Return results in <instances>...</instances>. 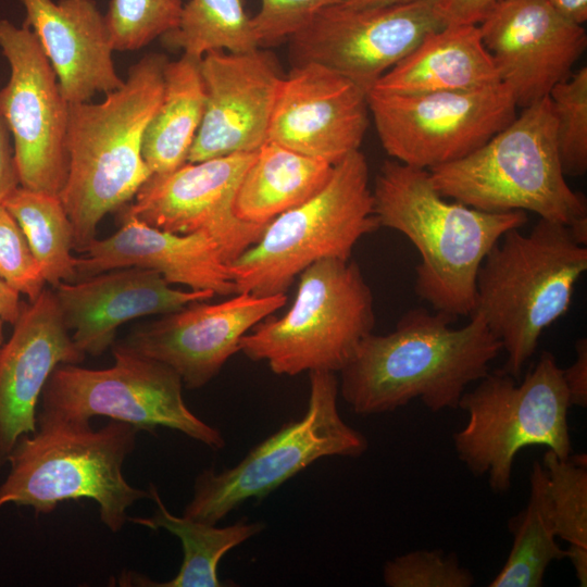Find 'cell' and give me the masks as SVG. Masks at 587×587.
<instances>
[{"label": "cell", "mask_w": 587, "mask_h": 587, "mask_svg": "<svg viewBox=\"0 0 587 587\" xmlns=\"http://www.w3.org/2000/svg\"><path fill=\"white\" fill-rule=\"evenodd\" d=\"M455 317L424 308L407 311L395 329L371 333L339 372V391L357 414L395 411L420 399L432 412L458 409L466 387L489 372L502 350L483 316Z\"/></svg>", "instance_id": "obj_1"}, {"label": "cell", "mask_w": 587, "mask_h": 587, "mask_svg": "<svg viewBox=\"0 0 587 587\" xmlns=\"http://www.w3.org/2000/svg\"><path fill=\"white\" fill-rule=\"evenodd\" d=\"M168 62L148 53L133 64L123 85L99 103H70L65 135L68 170L60 199L80 252L100 221L128 204L151 176L141 147L158 110Z\"/></svg>", "instance_id": "obj_2"}, {"label": "cell", "mask_w": 587, "mask_h": 587, "mask_svg": "<svg viewBox=\"0 0 587 587\" xmlns=\"http://www.w3.org/2000/svg\"><path fill=\"white\" fill-rule=\"evenodd\" d=\"M380 227L407 236L421 254L415 294L453 317L475 309L477 271L501 236L527 222L525 211L485 212L449 202L428 170L385 161L372 189Z\"/></svg>", "instance_id": "obj_3"}, {"label": "cell", "mask_w": 587, "mask_h": 587, "mask_svg": "<svg viewBox=\"0 0 587 587\" xmlns=\"http://www.w3.org/2000/svg\"><path fill=\"white\" fill-rule=\"evenodd\" d=\"M428 171L445 198L485 212L530 211L587 242L586 198L565 180L549 97L471 153Z\"/></svg>", "instance_id": "obj_4"}, {"label": "cell", "mask_w": 587, "mask_h": 587, "mask_svg": "<svg viewBox=\"0 0 587 587\" xmlns=\"http://www.w3.org/2000/svg\"><path fill=\"white\" fill-rule=\"evenodd\" d=\"M505 232L476 275L475 309L507 353L501 369L521 379L542 332L564 315L587 270L571 229L540 218L528 234Z\"/></svg>", "instance_id": "obj_5"}, {"label": "cell", "mask_w": 587, "mask_h": 587, "mask_svg": "<svg viewBox=\"0 0 587 587\" xmlns=\"http://www.w3.org/2000/svg\"><path fill=\"white\" fill-rule=\"evenodd\" d=\"M34 434L22 436L12 450L10 473L0 485V510L10 503L51 513L66 500L92 499L101 522L113 533L127 521V509L150 491L130 486L122 473L134 450L138 429L111 421L90 424L37 421Z\"/></svg>", "instance_id": "obj_6"}, {"label": "cell", "mask_w": 587, "mask_h": 587, "mask_svg": "<svg viewBox=\"0 0 587 587\" xmlns=\"http://www.w3.org/2000/svg\"><path fill=\"white\" fill-rule=\"evenodd\" d=\"M365 155L355 150L333 166L326 185L270 222L260 239L227 263L235 294H286L313 263L349 260L357 242L379 228Z\"/></svg>", "instance_id": "obj_7"}, {"label": "cell", "mask_w": 587, "mask_h": 587, "mask_svg": "<svg viewBox=\"0 0 587 587\" xmlns=\"http://www.w3.org/2000/svg\"><path fill=\"white\" fill-rule=\"evenodd\" d=\"M570 407L562 369L549 351L521 382L501 369L488 372L459 401L467 423L452 435L458 458L475 476H487L494 492H507L523 448L544 446L561 459L572 454Z\"/></svg>", "instance_id": "obj_8"}, {"label": "cell", "mask_w": 587, "mask_h": 587, "mask_svg": "<svg viewBox=\"0 0 587 587\" xmlns=\"http://www.w3.org/2000/svg\"><path fill=\"white\" fill-rule=\"evenodd\" d=\"M298 277L291 307L258 323L241 338L239 351L277 375L340 372L373 333V292L350 259H322Z\"/></svg>", "instance_id": "obj_9"}, {"label": "cell", "mask_w": 587, "mask_h": 587, "mask_svg": "<svg viewBox=\"0 0 587 587\" xmlns=\"http://www.w3.org/2000/svg\"><path fill=\"white\" fill-rule=\"evenodd\" d=\"M112 351L114 363L108 369L57 366L42 390L37 421L90 424L96 416H107L139 432L166 427L212 449L225 446L222 433L186 405L184 385L174 370L120 342Z\"/></svg>", "instance_id": "obj_10"}, {"label": "cell", "mask_w": 587, "mask_h": 587, "mask_svg": "<svg viewBox=\"0 0 587 587\" xmlns=\"http://www.w3.org/2000/svg\"><path fill=\"white\" fill-rule=\"evenodd\" d=\"M310 395L304 415L283 425L253 447L236 465L203 470L183 515L217 524L249 499L261 500L282 484L324 457L362 455L366 437L341 417L336 373H309Z\"/></svg>", "instance_id": "obj_11"}, {"label": "cell", "mask_w": 587, "mask_h": 587, "mask_svg": "<svg viewBox=\"0 0 587 587\" xmlns=\"http://www.w3.org/2000/svg\"><path fill=\"white\" fill-rule=\"evenodd\" d=\"M369 110L388 155L430 170L484 145L516 116L503 83L453 91L394 93L370 90Z\"/></svg>", "instance_id": "obj_12"}, {"label": "cell", "mask_w": 587, "mask_h": 587, "mask_svg": "<svg viewBox=\"0 0 587 587\" xmlns=\"http://www.w3.org/2000/svg\"><path fill=\"white\" fill-rule=\"evenodd\" d=\"M442 21L436 0L355 8L328 5L289 41L292 65L316 63L350 79L366 93Z\"/></svg>", "instance_id": "obj_13"}, {"label": "cell", "mask_w": 587, "mask_h": 587, "mask_svg": "<svg viewBox=\"0 0 587 587\" xmlns=\"http://www.w3.org/2000/svg\"><path fill=\"white\" fill-rule=\"evenodd\" d=\"M0 48L10 66L0 110L13 138L20 186L60 196L68 160L65 135L70 103L35 33L0 20Z\"/></svg>", "instance_id": "obj_14"}, {"label": "cell", "mask_w": 587, "mask_h": 587, "mask_svg": "<svg viewBox=\"0 0 587 587\" xmlns=\"http://www.w3.org/2000/svg\"><path fill=\"white\" fill-rule=\"evenodd\" d=\"M257 151L186 162L151 175L120 215L171 233L205 235L229 263L254 245L267 225L241 221L234 211L238 186Z\"/></svg>", "instance_id": "obj_15"}, {"label": "cell", "mask_w": 587, "mask_h": 587, "mask_svg": "<svg viewBox=\"0 0 587 587\" xmlns=\"http://www.w3.org/2000/svg\"><path fill=\"white\" fill-rule=\"evenodd\" d=\"M477 25L500 82L522 109L567 78L587 46L583 25L549 0H500Z\"/></svg>", "instance_id": "obj_16"}, {"label": "cell", "mask_w": 587, "mask_h": 587, "mask_svg": "<svg viewBox=\"0 0 587 587\" xmlns=\"http://www.w3.org/2000/svg\"><path fill=\"white\" fill-rule=\"evenodd\" d=\"M286 302V294L249 292L234 294L217 303L193 302L137 326L120 344L170 366L186 388L197 389L213 379L239 351L248 332Z\"/></svg>", "instance_id": "obj_17"}, {"label": "cell", "mask_w": 587, "mask_h": 587, "mask_svg": "<svg viewBox=\"0 0 587 587\" xmlns=\"http://www.w3.org/2000/svg\"><path fill=\"white\" fill-rule=\"evenodd\" d=\"M204 113L187 162L257 151L268 125L284 77L275 55L261 48L247 52L214 50L200 61Z\"/></svg>", "instance_id": "obj_18"}, {"label": "cell", "mask_w": 587, "mask_h": 587, "mask_svg": "<svg viewBox=\"0 0 587 587\" xmlns=\"http://www.w3.org/2000/svg\"><path fill=\"white\" fill-rule=\"evenodd\" d=\"M367 93L316 63L292 65L277 90L267 140L335 165L359 147L369 126Z\"/></svg>", "instance_id": "obj_19"}, {"label": "cell", "mask_w": 587, "mask_h": 587, "mask_svg": "<svg viewBox=\"0 0 587 587\" xmlns=\"http://www.w3.org/2000/svg\"><path fill=\"white\" fill-rule=\"evenodd\" d=\"M13 326L0 351V467L17 440L36 432L38 402L54 369L86 355L72 339L52 288L23 303Z\"/></svg>", "instance_id": "obj_20"}, {"label": "cell", "mask_w": 587, "mask_h": 587, "mask_svg": "<svg viewBox=\"0 0 587 587\" xmlns=\"http://www.w3.org/2000/svg\"><path fill=\"white\" fill-rule=\"evenodd\" d=\"M52 290L75 345L95 357L114 344L117 328L126 322L215 297L209 290L175 289L160 273L137 266L61 283Z\"/></svg>", "instance_id": "obj_21"}, {"label": "cell", "mask_w": 587, "mask_h": 587, "mask_svg": "<svg viewBox=\"0 0 587 587\" xmlns=\"http://www.w3.org/2000/svg\"><path fill=\"white\" fill-rule=\"evenodd\" d=\"M110 237L95 238L75 258L77 280L120 267L137 266L160 273L167 283L215 296L235 294L227 263L217 245L202 234H176L134 216L120 215ZM76 280V282H77Z\"/></svg>", "instance_id": "obj_22"}, {"label": "cell", "mask_w": 587, "mask_h": 587, "mask_svg": "<svg viewBox=\"0 0 587 587\" xmlns=\"http://www.w3.org/2000/svg\"><path fill=\"white\" fill-rule=\"evenodd\" d=\"M21 1L25 24L37 36L68 103L87 102L123 85L104 15L93 0Z\"/></svg>", "instance_id": "obj_23"}, {"label": "cell", "mask_w": 587, "mask_h": 587, "mask_svg": "<svg viewBox=\"0 0 587 587\" xmlns=\"http://www.w3.org/2000/svg\"><path fill=\"white\" fill-rule=\"evenodd\" d=\"M498 83L501 82L497 68L478 25L448 24L428 34L372 89L421 93L472 90Z\"/></svg>", "instance_id": "obj_24"}, {"label": "cell", "mask_w": 587, "mask_h": 587, "mask_svg": "<svg viewBox=\"0 0 587 587\" xmlns=\"http://www.w3.org/2000/svg\"><path fill=\"white\" fill-rule=\"evenodd\" d=\"M333 166L266 141L238 186L235 214L247 223L266 225L315 196L328 182Z\"/></svg>", "instance_id": "obj_25"}, {"label": "cell", "mask_w": 587, "mask_h": 587, "mask_svg": "<svg viewBox=\"0 0 587 587\" xmlns=\"http://www.w3.org/2000/svg\"><path fill=\"white\" fill-rule=\"evenodd\" d=\"M200 61L182 54L165 65L162 100L142 138L141 153L151 175L170 173L187 162L204 113Z\"/></svg>", "instance_id": "obj_26"}, {"label": "cell", "mask_w": 587, "mask_h": 587, "mask_svg": "<svg viewBox=\"0 0 587 587\" xmlns=\"http://www.w3.org/2000/svg\"><path fill=\"white\" fill-rule=\"evenodd\" d=\"M157 510L150 517H128L135 524L150 529H166L182 542L184 558L178 573L167 582H152L142 575L127 574L118 579L121 586L150 587H221L226 586L217 575L221 559L232 549L261 533L265 524L246 520L217 527L185 515L171 513L162 502L154 486L150 488Z\"/></svg>", "instance_id": "obj_27"}, {"label": "cell", "mask_w": 587, "mask_h": 587, "mask_svg": "<svg viewBox=\"0 0 587 587\" xmlns=\"http://www.w3.org/2000/svg\"><path fill=\"white\" fill-rule=\"evenodd\" d=\"M513 536L507 561L489 587H540L552 561L569 557L557 542L548 496L547 474L538 461L532 466L526 507L509 523Z\"/></svg>", "instance_id": "obj_28"}, {"label": "cell", "mask_w": 587, "mask_h": 587, "mask_svg": "<svg viewBox=\"0 0 587 587\" xmlns=\"http://www.w3.org/2000/svg\"><path fill=\"white\" fill-rule=\"evenodd\" d=\"M1 204L20 225L46 284L75 283L73 227L60 197L20 186Z\"/></svg>", "instance_id": "obj_29"}, {"label": "cell", "mask_w": 587, "mask_h": 587, "mask_svg": "<svg viewBox=\"0 0 587 587\" xmlns=\"http://www.w3.org/2000/svg\"><path fill=\"white\" fill-rule=\"evenodd\" d=\"M161 39L196 59L214 50L239 53L260 48L242 0H189L176 26Z\"/></svg>", "instance_id": "obj_30"}, {"label": "cell", "mask_w": 587, "mask_h": 587, "mask_svg": "<svg viewBox=\"0 0 587 587\" xmlns=\"http://www.w3.org/2000/svg\"><path fill=\"white\" fill-rule=\"evenodd\" d=\"M542 466L557 537L569 544V557L582 587L587 586V455L559 458L548 450Z\"/></svg>", "instance_id": "obj_31"}, {"label": "cell", "mask_w": 587, "mask_h": 587, "mask_svg": "<svg viewBox=\"0 0 587 587\" xmlns=\"http://www.w3.org/2000/svg\"><path fill=\"white\" fill-rule=\"evenodd\" d=\"M548 97L563 173L583 175L587 170V67L558 83Z\"/></svg>", "instance_id": "obj_32"}, {"label": "cell", "mask_w": 587, "mask_h": 587, "mask_svg": "<svg viewBox=\"0 0 587 587\" xmlns=\"http://www.w3.org/2000/svg\"><path fill=\"white\" fill-rule=\"evenodd\" d=\"M183 0H111L104 14L114 50L134 51L173 29Z\"/></svg>", "instance_id": "obj_33"}, {"label": "cell", "mask_w": 587, "mask_h": 587, "mask_svg": "<svg viewBox=\"0 0 587 587\" xmlns=\"http://www.w3.org/2000/svg\"><path fill=\"white\" fill-rule=\"evenodd\" d=\"M383 580L388 587H471L475 582L454 553L441 549L414 550L387 561Z\"/></svg>", "instance_id": "obj_34"}, {"label": "cell", "mask_w": 587, "mask_h": 587, "mask_svg": "<svg viewBox=\"0 0 587 587\" xmlns=\"http://www.w3.org/2000/svg\"><path fill=\"white\" fill-rule=\"evenodd\" d=\"M0 278L34 301L46 287L27 240L10 212L0 204Z\"/></svg>", "instance_id": "obj_35"}, {"label": "cell", "mask_w": 587, "mask_h": 587, "mask_svg": "<svg viewBox=\"0 0 587 587\" xmlns=\"http://www.w3.org/2000/svg\"><path fill=\"white\" fill-rule=\"evenodd\" d=\"M345 0H261V9L251 17L259 47L288 40L322 9Z\"/></svg>", "instance_id": "obj_36"}, {"label": "cell", "mask_w": 587, "mask_h": 587, "mask_svg": "<svg viewBox=\"0 0 587 587\" xmlns=\"http://www.w3.org/2000/svg\"><path fill=\"white\" fill-rule=\"evenodd\" d=\"M500 0H436L438 12L448 24L477 25Z\"/></svg>", "instance_id": "obj_37"}, {"label": "cell", "mask_w": 587, "mask_h": 587, "mask_svg": "<svg viewBox=\"0 0 587 587\" xmlns=\"http://www.w3.org/2000/svg\"><path fill=\"white\" fill-rule=\"evenodd\" d=\"M576 360L562 370L563 379L569 391L571 405L587 407V339L579 338L575 342Z\"/></svg>", "instance_id": "obj_38"}, {"label": "cell", "mask_w": 587, "mask_h": 587, "mask_svg": "<svg viewBox=\"0 0 587 587\" xmlns=\"http://www.w3.org/2000/svg\"><path fill=\"white\" fill-rule=\"evenodd\" d=\"M17 187L20 178L11 145V133L0 110V204Z\"/></svg>", "instance_id": "obj_39"}, {"label": "cell", "mask_w": 587, "mask_h": 587, "mask_svg": "<svg viewBox=\"0 0 587 587\" xmlns=\"http://www.w3.org/2000/svg\"><path fill=\"white\" fill-rule=\"evenodd\" d=\"M20 292L0 278V317L12 325L18 320L23 303Z\"/></svg>", "instance_id": "obj_40"}, {"label": "cell", "mask_w": 587, "mask_h": 587, "mask_svg": "<svg viewBox=\"0 0 587 587\" xmlns=\"http://www.w3.org/2000/svg\"><path fill=\"white\" fill-rule=\"evenodd\" d=\"M549 2L573 23L583 25L587 20V0H549Z\"/></svg>", "instance_id": "obj_41"}, {"label": "cell", "mask_w": 587, "mask_h": 587, "mask_svg": "<svg viewBox=\"0 0 587 587\" xmlns=\"http://www.w3.org/2000/svg\"><path fill=\"white\" fill-rule=\"evenodd\" d=\"M412 1H417V0H345L342 3L350 7L364 8V7H383V5L400 4V3H408Z\"/></svg>", "instance_id": "obj_42"}, {"label": "cell", "mask_w": 587, "mask_h": 587, "mask_svg": "<svg viewBox=\"0 0 587 587\" xmlns=\"http://www.w3.org/2000/svg\"><path fill=\"white\" fill-rule=\"evenodd\" d=\"M3 345V320L0 317V351Z\"/></svg>", "instance_id": "obj_43"}]
</instances>
